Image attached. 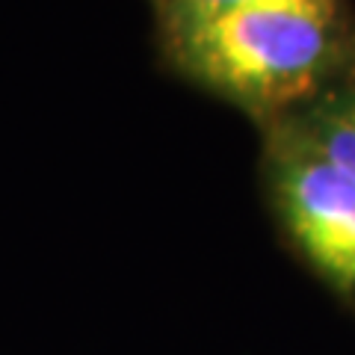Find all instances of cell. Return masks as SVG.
<instances>
[{
  "label": "cell",
  "mask_w": 355,
  "mask_h": 355,
  "mask_svg": "<svg viewBox=\"0 0 355 355\" xmlns=\"http://www.w3.org/2000/svg\"><path fill=\"white\" fill-rule=\"evenodd\" d=\"M252 3H258V0H151L160 33H175L193 24H205L210 18H219Z\"/></svg>",
  "instance_id": "4"
},
{
  "label": "cell",
  "mask_w": 355,
  "mask_h": 355,
  "mask_svg": "<svg viewBox=\"0 0 355 355\" xmlns=\"http://www.w3.org/2000/svg\"><path fill=\"white\" fill-rule=\"evenodd\" d=\"M160 42L181 77L270 128L326 92L347 33L338 0H258Z\"/></svg>",
  "instance_id": "1"
},
{
  "label": "cell",
  "mask_w": 355,
  "mask_h": 355,
  "mask_svg": "<svg viewBox=\"0 0 355 355\" xmlns=\"http://www.w3.org/2000/svg\"><path fill=\"white\" fill-rule=\"evenodd\" d=\"M266 187L284 234L343 299H355V178L311 148L287 121L266 128Z\"/></svg>",
  "instance_id": "2"
},
{
  "label": "cell",
  "mask_w": 355,
  "mask_h": 355,
  "mask_svg": "<svg viewBox=\"0 0 355 355\" xmlns=\"http://www.w3.org/2000/svg\"><path fill=\"white\" fill-rule=\"evenodd\" d=\"M311 148L355 178V80L329 86L302 113L284 119Z\"/></svg>",
  "instance_id": "3"
}]
</instances>
